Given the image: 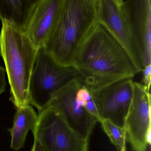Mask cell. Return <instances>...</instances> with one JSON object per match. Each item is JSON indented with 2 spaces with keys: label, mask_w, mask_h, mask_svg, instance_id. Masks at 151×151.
<instances>
[{
  "label": "cell",
  "mask_w": 151,
  "mask_h": 151,
  "mask_svg": "<svg viewBox=\"0 0 151 151\" xmlns=\"http://www.w3.org/2000/svg\"><path fill=\"white\" fill-rule=\"evenodd\" d=\"M73 66L81 83L91 91L139 73L125 48L98 22L82 42Z\"/></svg>",
  "instance_id": "cell-1"
},
{
  "label": "cell",
  "mask_w": 151,
  "mask_h": 151,
  "mask_svg": "<svg viewBox=\"0 0 151 151\" xmlns=\"http://www.w3.org/2000/svg\"><path fill=\"white\" fill-rule=\"evenodd\" d=\"M97 22V0H62L43 47L59 64L73 66L82 42Z\"/></svg>",
  "instance_id": "cell-2"
},
{
  "label": "cell",
  "mask_w": 151,
  "mask_h": 151,
  "mask_svg": "<svg viewBox=\"0 0 151 151\" xmlns=\"http://www.w3.org/2000/svg\"><path fill=\"white\" fill-rule=\"evenodd\" d=\"M37 50L25 32L2 22L0 54L10 87V100L17 108L29 104V83Z\"/></svg>",
  "instance_id": "cell-3"
},
{
  "label": "cell",
  "mask_w": 151,
  "mask_h": 151,
  "mask_svg": "<svg viewBox=\"0 0 151 151\" xmlns=\"http://www.w3.org/2000/svg\"><path fill=\"white\" fill-rule=\"evenodd\" d=\"M35 65L29 83L28 98L29 104L40 111L47 107L58 91L78 79V76L74 66L59 64L43 47L37 50Z\"/></svg>",
  "instance_id": "cell-4"
},
{
  "label": "cell",
  "mask_w": 151,
  "mask_h": 151,
  "mask_svg": "<svg viewBox=\"0 0 151 151\" xmlns=\"http://www.w3.org/2000/svg\"><path fill=\"white\" fill-rule=\"evenodd\" d=\"M39 112L34 137L47 151H88L90 138L70 127L56 110L47 107Z\"/></svg>",
  "instance_id": "cell-5"
},
{
  "label": "cell",
  "mask_w": 151,
  "mask_h": 151,
  "mask_svg": "<svg viewBox=\"0 0 151 151\" xmlns=\"http://www.w3.org/2000/svg\"><path fill=\"white\" fill-rule=\"evenodd\" d=\"M127 141L134 151H146L151 135V95L142 83L134 82L131 104L125 123Z\"/></svg>",
  "instance_id": "cell-6"
},
{
  "label": "cell",
  "mask_w": 151,
  "mask_h": 151,
  "mask_svg": "<svg viewBox=\"0 0 151 151\" xmlns=\"http://www.w3.org/2000/svg\"><path fill=\"white\" fill-rule=\"evenodd\" d=\"M134 82L133 78H124L91 91L102 121L109 120L124 127L133 97Z\"/></svg>",
  "instance_id": "cell-7"
},
{
  "label": "cell",
  "mask_w": 151,
  "mask_h": 151,
  "mask_svg": "<svg viewBox=\"0 0 151 151\" xmlns=\"http://www.w3.org/2000/svg\"><path fill=\"white\" fill-rule=\"evenodd\" d=\"M81 85L78 79L72 81L54 95L47 107L58 112L70 127L80 135L90 138L98 122L76 99V93Z\"/></svg>",
  "instance_id": "cell-8"
},
{
  "label": "cell",
  "mask_w": 151,
  "mask_h": 151,
  "mask_svg": "<svg viewBox=\"0 0 151 151\" xmlns=\"http://www.w3.org/2000/svg\"><path fill=\"white\" fill-rule=\"evenodd\" d=\"M124 9L143 69L151 65V0H126Z\"/></svg>",
  "instance_id": "cell-9"
},
{
  "label": "cell",
  "mask_w": 151,
  "mask_h": 151,
  "mask_svg": "<svg viewBox=\"0 0 151 151\" xmlns=\"http://www.w3.org/2000/svg\"><path fill=\"white\" fill-rule=\"evenodd\" d=\"M98 22L102 24L129 54L139 72L142 68L124 9L123 0H97Z\"/></svg>",
  "instance_id": "cell-10"
},
{
  "label": "cell",
  "mask_w": 151,
  "mask_h": 151,
  "mask_svg": "<svg viewBox=\"0 0 151 151\" xmlns=\"http://www.w3.org/2000/svg\"><path fill=\"white\" fill-rule=\"evenodd\" d=\"M62 0H41L34 11L25 33L37 50L43 47L59 13Z\"/></svg>",
  "instance_id": "cell-11"
},
{
  "label": "cell",
  "mask_w": 151,
  "mask_h": 151,
  "mask_svg": "<svg viewBox=\"0 0 151 151\" xmlns=\"http://www.w3.org/2000/svg\"><path fill=\"white\" fill-rule=\"evenodd\" d=\"M41 0H0V19L25 32L31 16Z\"/></svg>",
  "instance_id": "cell-12"
},
{
  "label": "cell",
  "mask_w": 151,
  "mask_h": 151,
  "mask_svg": "<svg viewBox=\"0 0 151 151\" xmlns=\"http://www.w3.org/2000/svg\"><path fill=\"white\" fill-rule=\"evenodd\" d=\"M12 127L9 129L10 147L15 151L24 148L27 133L33 132L38 120V115L29 104L17 108Z\"/></svg>",
  "instance_id": "cell-13"
},
{
  "label": "cell",
  "mask_w": 151,
  "mask_h": 151,
  "mask_svg": "<svg viewBox=\"0 0 151 151\" xmlns=\"http://www.w3.org/2000/svg\"><path fill=\"white\" fill-rule=\"evenodd\" d=\"M100 123L103 129L110 138L112 143L118 151L126 144V130L125 126L121 127L115 125L108 119H103Z\"/></svg>",
  "instance_id": "cell-14"
},
{
  "label": "cell",
  "mask_w": 151,
  "mask_h": 151,
  "mask_svg": "<svg viewBox=\"0 0 151 151\" xmlns=\"http://www.w3.org/2000/svg\"><path fill=\"white\" fill-rule=\"evenodd\" d=\"M76 98L81 105L83 106L90 114L95 117L98 122L100 123L102 119L98 111L91 91L86 86L82 84L77 91Z\"/></svg>",
  "instance_id": "cell-15"
},
{
  "label": "cell",
  "mask_w": 151,
  "mask_h": 151,
  "mask_svg": "<svg viewBox=\"0 0 151 151\" xmlns=\"http://www.w3.org/2000/svg\"><path fill=\"white\" fill-rule=\"evenodd\" d=\"M151 65L145 66L142 70V84L148 89L150 90L151 82Z\"/></svg>",
  "instance_id": "cell-16"
},
{
  "label": "cell",
  "mask_w": 151,
  "mask_h": 151,
  "mask_svg": "<svg viewBox=\"0 0 151 151\" xmlns=\"http://www.w3.org/2000/svg\"><path fill=\"white\" fill-rule=\"evenodd\" d=\"M6 72L5 69L0 65V95L5 91L6 82L5 74Z\"/></svg>",
  "instance_id": "cell-17"
},
{
  "label": "cell",
  "mask_w": 151,
  "mask_h": 151,
  "mask_svg": "<svg viewBox=\"0 0 151 151\" xmlns=\"http://www.w3.org/2000/svg\"><path fill=\"white\" fill-rule=\"evenodd\" d=\"M47 151L46 150L43 148V146L41 145L40 142L38 140L34 138L33 145L32 147V151Z\"/></svg>",
  "instance_id": "cell-18"
},
{
  "label": "cell",
  "mask_w": 151,
  "mask_h": 151,
  "mask_svg": "<svg viewBox=\"0 0 151 151\" xmlns=\"http://www.w3.org/2000/svg\"><path fill=\"white\" fill-rule=\"evenodd\" d=\"M119 151H126V144L123 145V147L121 148V150Z\"/></svg>",
  "instance_id": "cell-19"
}]
</instances>
